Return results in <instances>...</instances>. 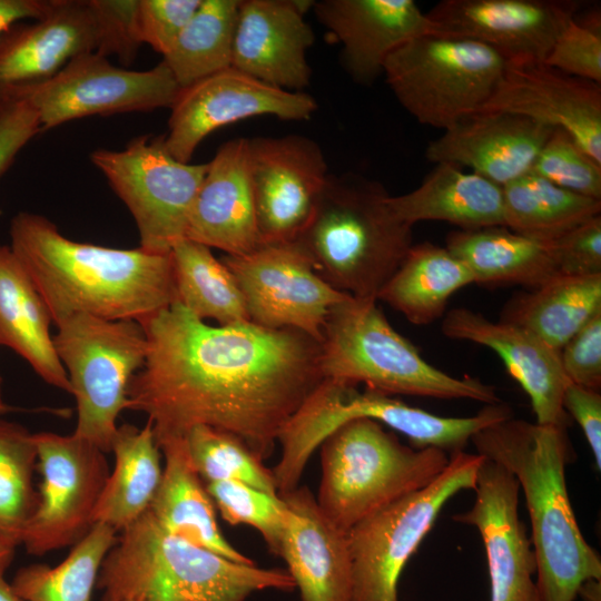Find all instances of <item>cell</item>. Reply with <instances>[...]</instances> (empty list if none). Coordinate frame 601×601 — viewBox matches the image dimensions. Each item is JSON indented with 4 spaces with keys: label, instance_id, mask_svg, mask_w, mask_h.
<instances>
[{
    "label": "cell",
    "instance_id": "17",
    "mask_svg": "<svg viewBox=\"0 0 601 601\" xmlns=\"http://www.w3.org/2000/svg\"><path fill=\"white\" fill-rule=\"evenodd\" d=\"M316 109L304 91L284 90L229 67L180 89L164 141L174 158L189 162L198 145L224 126L255 116L302 121Z\"/></svg>",
    "mask_w": 601,
    "mask_h": 601
},
{
    "label": "cell",
    "instance_id": "41",
    "mask_svg": "<svg viewBox=\"0 0 601 601\" xmlns=\"http://www.w3.org/2000/svg\"><path fill=\"white\" fill-rule=\"evenodd\" d=\"M206 490L226 522L254 528L268 550L279 555L287 508L278 494L235 481L209 482Z\"/></svg>",
    "mask_w": 601,
    "mask_h": 601
},
{
    "label": "cell",
    "instance_id": "6",
    "mask_svg": "<svg viewBox=\"0 0 601 601\" xmlns=\"http://www.w3.org/2000/svg\"><path fill=\"white\" fill-rule=\"evenodd\" d=\"M375 299L352 296L334 305L321 341L323 377L384 395L500 403L493 386L471 376L455 377L424 359L397 333Z\"/></svg>",
    "mask_w": 601,
    "mask_h": 601
},
{
    "label": "cell",
    "instance_id": "15",
    "mask_svg": "<svg viewBox=\"0 0 601 601\" xmlns=\"http://www.w3.org/2000/svg\"><path fill=\"white\" fill-rule=\"evenodd\" d=\"M221 260L238 283L249 321L263 327L296 329L321 343L331 308L349 297L318 276L296 242L262 244Z\"/></svg>",
    "mask_w": 601,
    "mask_h": 601
},
{
    "label": "cell",
    "instance_id": "52",
    "mask_svg": "<svg viewBox=\"0 0 601 601\" xmlns=\"http://www.w3.org/2000/svg\"><path fill=\"white\" fill-rule=\"evenodd\" d=\"M16 548L0 538V573H6L13 560Z\"/></svg>",
    "mask_w": 601,
    "mask_h": 601
},
{
    "label": "cell",
    "instance_id": "31",
    "mask_svg": "<svg viewBox=\"0 0 601 601\" xmlns=\"http://www.w3.org/2000/svg\"><path fill=\"white\" fill-rule=\"evenodd\" d=\"M445 247L467 266L475 284L535 288L559 274L549 244L505 226L453 230Z\"/></svg>",
    "mask_w": 601,
    "mask_h": 601
},
{
    "label": "cell",
    "instance_id": "48",
    "mask_svg": "<svg viewBox=\"0 0 601 601\" xmlns=\"http://www.w3.org/2000/svg\"><path fill=\"white\" fill-rule=\"evenodd\" d=\"M39 132L38 116L29 104L21 99L0 100V176Z\"/></svg>",
    "mask_w": 601,
    "mask_h": 601
},
{
    "label": "cell",
    "instance_id": "21",
    "mask_svg": "<svg viewBox=\"0 0 601 601\" xmlns=\"http://www.w3.org/2000/svg\"><path fill=\"white\" fill-rule=\"evenodd\" d=\"M313 2L240 0L231 67L270 86L303 91L312 77L307 50L315 38L305 13Z\"/></svg>",
    "mask_w": 601,
    "mask_h": 601
},
{
    "label": "cell",
    "instance_id": "20",
    "mask_svg": "<svg viewBox=\"0 0 601 601\" xmlns=\"http://www.w3.org/2000/svg\"><path fill=\"white\" fill-rule=\"evenodd\" d=\"M473 506L453 520L477 529L485 548L490 601H540L536 559L519 516L520 486L500 463L484 456Z\"/></svg>",
    "mask_w": 601,
    "mask_h": 601
},
{
    "label": "cell",
    "instance_id": "53",
    "mask_svg": "<svg viewBox=\"0 0 601 601\" xmlns=\"http://www.w3.org/2000/svg\"><path fill=\"white\" fill-rule=\"evenodd\" d=\"M0 601H24L4 579V573H0Z\"/></svg>",
    "mask_w": 601,
    "mask_h": 601
},
{
    "label": "cell",
    "instance_id": "50",
    "mask_svg": "<svg viewBox=\"0 0 601 601\" xmlns=\"http://www.w3.org/2000/svg\"><path fill=\"white\" fill-rule=\"evenodd\" d=\"M50 6L51 0H0V36L18 21L42 18Z\"/></svg>",
    "mask_w": 601,
    "mask_h": 601
},
{
    "label": "cell",
    "instance_id": "46",
    "mask_svg": "<svg viewBox=\"0 0 601 601\" xmlns=\"http://www.w3.org/2000/svg\"><path fill=\"white\" fill-rule=\"evenodd\" d=\"M549 247L559 274L601 275V215L572 228Z\"/></svg>",
    "mask_w": 601,
    "mask_h": 601
},
{
    "label": "cell",
    "instance_id": "37",
    "mask_svg": "<svg viewBox=\"0 0 601 601\" xmlns=\"http://www.w3.org/2000/svg\"><path fill=\"white\" fill-rule=\"evenodd\" d=\"M240 0H201L162 62L183 89L231 67Z\"/></svg>",
    "mask_w": 601,
    "mask_h": 601
},
{
    "label": "cell",
    "instance_id": "42",
    "mask_svg": "<svg viewBox=\"0 0 601 601\" xmlns=\"http://www.w3.org/2000/svg\"><path fill=\"white\" fill-rule=\"evenodd\" d=\"M530 171L563 189L601 200V164L562 129L552 131Z\"/></svg>",
    "mask_w": 601,
    "mask_h": 601
},
{
    "label": "cell",
    "instance_id": "27",
    "mask_svg": "<svg viewBox=\"0 0 601 601\" xmlns=\"http://www.w3.org/2000/svg\"><path fill=\"white\" fill-rule=\"evenodd\" d=\"M207 165L185 238L228 256L248 254L263 243L249 179L247 138L225 142Z\"/></svg>",
    "mask_w": 601,
    "mask_h": 601
},
{
    "label": "cell",
    "instance_id": "33",
    "mask_svg": "<svg viewBox=\"0 0 601 601\" xmlns=\"http://www.w3.org/2000/svg\"><path fill=\"white\" fill-rule=\"evenodd\" d=\"M115 467L93 513V523L122 531L146 513L161 480L160 449L151 423L118 426L111 443Z\"/></svg>",
    "mask_w": 601,
    "mask_h": 601
},
{
    "label": "cell",
    "instance_id": "40",
    "mask_svg": "<svg viewBox=\"0 0 601 601\" xmlns=\"http://www.w3.org/2000/svg\"><path fill=\"white\" fill-rule=\"evenodd\" d=\"M184 439L191 464L206 483L235 481L278 494L272 470L233 434L199 425Z\"/></svg>",
    "mask_w": 601,
    "mask_h": 601
},
{
    "label": "cell",
    "instance_id": "23",
    "mask_svg": "<svg viewBox=\"0 0 601 601\" xmlns=\"http://www.w3.org/2000/svg\"><path fill=\"white\" fill-rule=\"evenodd\" d=\"M443 334L494 351L529 395L538 424L568 427L570 416L562 405L566 377L559 352L530 331L506 322H493L465 307L449 311Z\"/></svg>",
    "mask_w": 601,
    "mask_h": 601
},
{
    "label": "cell",
    "instance_id": "39",
    "mask_svg": "<svg viewBox=\"0 0 601 601\" xmlns=\"http://www.w3.org/2000/svg\"><path fill=\"white\" fill-rule=\"evenodd\" d=\"M36 467L33 434L18 423L0 420V538L14 548L21 544L38 504Z\"/></svg>",
    "mask_w": 601,
    "mask_h": 601
},
{
    "label": "cell",
    "instance_id": "45",
    "mask_svg": "<svg viewBox=\"0 0 601 601\" xmlns=\"http://www.w3.org/2000/svg\"><path fill=\"white\" fill-rule=\"evenodd\" d=\"M200 3L201 0H138L141 42L166 55Z\"/></svg>",
    "mask_w": 601,
    "mask_h": 601
},
{
    "label": "cell",
    "instance_id": "55",
    "mask_svg": "<svg viewBox=\"0 0 601 601\" xmlns=\"http://www.w3.org/2000/svg\"><path fill=\"white\" fill-rule=\"evenodd\" d=\"M7 413V411L0 408V415Z\"/></svg>",
    "mask_w": 601,
    "mask_h": 601
},
{
    "label": "cell",
    "instance_id": "12",
    "mask_svg": "<svg viewBox=\"0 0 601 601\" xmlns=\"http://www.w3.org/2000/svg\"><path fill=\"white\" fill-rule=\"evenodd\" d=\"M90 159L131 213L139 247L169 254L186 236L208 165L177 160L167 150L164 136L136 137L121 150L97 149Z\"/></svg>",
    "mask_w": 601,
    "mask_h": 601
},
{
    "label": "cell",
    "instance_id": "36",
    "mask_svg": "<svg viewBox=\"0 0 601 601\" xmlns=\"http://www.w3.org/2000/svg\"><path fill=\"white\" fill-rule=\"evenodd\" d=\"M170 256L176 302L189 313L218 325L249 321L235 276L211 248L183 238L175 243Z\"/></svg>",
    "mask_w": 601,
    "mask_h": 601
},
{
    "label": "cell",
    "instance_id": "18",
    "mask_svg": "<svg viewBox=\"0 0 601 601\" xmlns=\"http://www.w3.org/2000/svg\"><path fill=\"white\" fill-rule=\"evenodd\" d=\"M579 0H443L428 12L435 35L483 43L506 61L544 62Z\"/></svg>",
    "mask_w": 601,
    "mask_h": 601
},
{
    "label": "cell",
    "instance_id": "44",
    "mask_svg": "<svg viewBox=\"0 0 601 601\" xmlns=\"http://www.w3.org/2000/svg\"><path fill=\"white\" fill-rule=\"evenodd\" d=\"M96 29V50L117 56L124 65L136 59L142 45L138 28V0H87Z\"/></svg>",
    "mask_w": 601,
    "mask_h": 601
},
{
    "label": "cell",
    "instance_id": "26",
    "mask_svg": "<svg viewBox=\"0 0 601 601\" xmlns=\"http://www.w3.org/2000/svg\"><path fill=\"white\" fill-rule=\"evenodd\" d=\"M287 508L280 553L300 601H352L347 534L321 511L306 486L279 495Z\"/></svg>",
    "mask_w": 601,
    "mask_h": 601
},
{
    "label": "cell",
    "instance_id": "11",
    "mask_svg": "<svg viewBox=\"0 0 601 601\" xmlns=\"http://www.w3.org/2000/svg\"><path fill=\"white\" fill-rule=\"evenodd\" d=\"M484 456L455 452L426 486L408 493L357 523L348 533L352 601H398L401 573L444 504L462 490H474Z\"/></svg>",
    "mask_w": 601,
    "mask_h": 601
},
{
    "label": "cell",
    "instance_id": "5",
    "mask_svg": "<svg viewBox=\"0 0 601 601\" xmlns=\"http://www.w3.org/2000/svg\"><path fill=\"white\" fill-rule=\"evenodd\" d=\"M390 194L355 173L329 174L316 209L295 240L318 276L339 293L375 299L413 245Z\"/></svg>",
    "mask_w": 601,
    "mask_h": 601
},
{
    "label": "cell",
    "instance_id": "3",
    "mask_svg": "<svg viewBox=\"0 0 601 601\" xmlns=\"http://www.w3.org/2000/svg\"><path fill=\"white\" fill-rule=\"evenodd\" d=\"M470 442L508 469L524 493L540 601H574L583 583L601 581V559L583 538L568 493L565 465L573 452L566 427L511 416Z\"/></svg>",
    "mask_w": 601,
    "mask_h": 601
},
{
    "label": "cell",
    "instance_id": "22",
    "mask_svg": "<svg viewBox=\"0 0 601 601\" xmlns=\"http://www.w3.org/2000/svg\"><path fill=\"white\" fill-rule=\"evenodd\" d=\"M312 9L341 45L344 69L362 86L374 83L401 46L434 32L426 12L413 0H321Z\"/></svg>",
    "mask_w": 601,
    "mask_h": 601
},
{
    "label": "cell",
    "instance_id": "19",
    "mask_svg": "<svg viewBox=\"0 0 601 601\" xmlns=\"http://www.w3.org/2000/svg\"><path fill=\"white\" fill-rule=\"evenodd\" d=\"M502 112L566 131L601 164V85L545 62L506 61L490 99L476 114Z\"/></svg>",
    "mask_w": 601,
    "mask_h": 601
},
{
    "label": "cell",
    "instance_id": "25",
    "mask_svg": "<svg viewBox=\"0 0 601 601\" xmlns=\"http://www.w3.org/2000/svg\"><path fill=\"white\" fill-rule=\"evenodd\" d=\"M553 130L518 115L474 114L431 141L425 157L470 168L502 187L531 170Z\"/></svg>",
    "mask_w": 601,
    "mask_h": 601
},
{
    "label": "cell",
    "instance_id": "32",
    "mask_svg": "<svg viewBox=\"0 0 601 601\" xmlns=\"http://www.w3.org/2000/svg\"><path fill=\"white\" fill-rule=\"evenodd\" d=\"M470 284L475 280L463 262L445 246L423 242L412 245L377 300L414 325H428L444 315L450 297Z\"/></svg>",
    "mask_w": 601,
    "mask_h": 601
},
{
    "label": "cell",
    "instance_id": "8",
    "mask_svg": "<svg viewBox=\"0 0 601 601\" xmlns=\"http://www.w3.org/2000/svg\"><path fill=\"white\" fill-rule=\"evenodd\" d=\"M512 416L503 403L486 404L477 414L447 417L411 406L370 390L325 378L306 397L282 428L277 475L287 482L300 480L314 451L337 427L355 418H371L406 436L412 447L439 449L450 455L464 451L480 430Z\"/></svg>",
    "mask_w": 601,
    "mask_h": 601
},
{
    "label": "cell",
    "instance_id": "7",
    "mask_svg": "<svg viewBox=\"0 0 601 601\" xmlns=\"http://www.w3.org/2000/svg\"><path fill=\"white\" fill-rule=\"evenodd\" d=\"M322 480L317 504L344 533L395 500L423 489L447 465L450 454L415 449L371 418H355L319 445Z\"/></svg>",
    "mask_w": 601,
    "mask_h": 601
},
{
    "label": "cell",
    "instance_id": "28",
    "mask_svg": "<svg viewBox=\"0 0 601 601\" xmlns=\"http://www.w3.org/2000/svg\"><path fill=\"white\" fill-rule=\"evenodd\" d=\"M398 218L413 226L418 221H445L460 229L505 226L502 187L475 173L439 162L414 190L390 196Z\"/></svg>",
    "mask_w": 601,
    "mask_h": 601
},
{
    "label": "cell",
    "instance_id": "56",
    "mask_svg": "<svg viewBox=\"0 0 601 601\" xmlns=\"http://www.w3.org/2000/svg\"><path fill=\"white\" fill-rule=\"evenodd\" d=\"M121 601H130V600H121Z\"/></svg>",
    "mask_w": 601,
    "mask_h": 601
},
{
    "label": "cell",
    "instance_id": "24",
    "mask_svg": "<svg viewBox=\"0 0 601 601\" xmlns=\"http://www.w3.org/2000/svg\"><path fill=\"white\" fill-rule=\"evenodd\" d=\"M95 50L87 0H51L42 18L18 21L0 36V98L51 79L72 59Z\"/></svg>",
    "mask_w": 601,
    "mask_h": 601
},
{
    "label": "cell",
    "instance_id": "30",
    "mask_svg": "<svg viewBox=\"0 0 601 601\" xmlns=\"http://www.w3.org/2000/svg\"><path fill=\"white\" fill-rule=\"evenodd\" d=\"M48 308L10 245L0 243V345L21 356L47 384L71 393L50 334Z\"/></svg>",
    "mask_w": 601,
    "mask_h": 601
},
{
    "label": "cell",
    "instance_id": "34",
    "mask_svg": "<svg viewBox=\"0 0 601 601\" xmlns=\"http://www.w3.org/2000/svg\"><path fill=\"white\" fill-rule=\"evenodd\" d=\"M531 289L511 298L500 321L530 331L558 352L601 311V275L558 274Z\"/></svg>",
    "mask_w": 601,
    "mask_h": 601
},
{
    "label": "cell",
    "instance_id": "1",
    "mask_svg": "<svg viewBox=\"0 0 601 601\" xmlns=\"http://www.w3.org/2000/svg\"><path fill=\"white\" fill-rule=\"evenodd\" d=\"M144 365L127 390L157 444L195 426L239 439L268 459L292 415L323 380L321 343L292 328L250 321L213 326L175 302L142 324Z\"/></svg>",
    "mask_w": 601,
    "mask_h": 601
},
{
    "label": "cell",
    "instance_id": "4",
    "mask_svg": "<svg viewBox=\"0 0 601 601\" xmlns=\"http://www.w3.org/2000/svg\"><path fill=\"white\" fill-rule=\"evenodd\" d=\"M97 587L101 601H246L295 583L287 570L230 561L173 535L147 511L117 538Z\"/></svg>",
    "mask_w": 601,
    "mask_h": 601
},
{
    "label": "cell",
    "instance_id": "29",
    "mask_svg": "<svg viewBox=\"0 0 601 601\" xmlns=\"http://www.w3.org/2000/svg\"><path fill=\"white\" fill-rule=\"evenodd\" d=\"M165 455L159 486L148 511L168 533L230 561L253 564L223 535L215 504L188 456L185 439L160 443Z\"/></svg>",
    "mask_w": 601,
    "mask_h": 601
},
{
    "label": "cell",
    "instance_id": "47",
    "mask_svg": "<svg viewBox=\"0 0 601 601\" xmlns=\"http://www.w3.org/2000/svg\"><path fill=\"white\" fill-rule=\"evenodd\" d=\"M559 355L570 383L600 391L601 311L563 345Z\"/></svg>",
    "mask_w": 601,
    "mask_h": 601
},
{
    "label": "cell",
    "instance_id": "9",
    "mask_svg": "<svg viewBox=\"0 0 601 601\" xmlns=\"http://www.w3.org/2000/svg\"><path fill=\"white\" fill-rule=\"evenodd\" d=\"M505 63L477 41L427 33L396 49L382 75L417 122L446 130L483 107Z\"/></svg>",
    "mask_w": 601,
    "mask_h": 601
},
{
    "label": "cell",
    "instance_id": "14",
    "mask_svg": "<svg viewBox=\"0 0 601 601\" xmlns=\"http://www.w3.org/2000/svg\"><path fill=\"white\" fill-rule=\"evenodd\" d=\"M33 439L42 481L21 544L42 555L76 544L91 529L110 472L106 453L73 433L41 432Z\"/></svg>",
    "mask_w": 601,
    "mask_h": 601
},
{
    "label": "cell",
    "instance_id": "16",
    "mask_svg": "<svg viewBox=\"0 0 601 601\" xmlns=\"http://www.w3.org/2000/svg\"><path fill=\"white\" fill-rule=\"evenodd\" d=\"M248 171L263 244L295 242L329 176L319 145L303 135L247 138Z\"/></svg>",
    "mask_w": 601,
    "mask_h": 601
},
{
    "label": "cell",
    "instance_id": "49",
    "mask_svg": "<svg viewBox=\"0 0 601 601\" xmlns=\"http://www.w3.org/2000/svg\"><path fill=\"white\" fill-rule=\"evenodd\" d=\"M562 405L565 413L581 426L592 451L595 465L601 470V395L598 390L569 383Z\"/></svg>",
    "mask_w": 601,
    "mask_h": 601
},
{
    "label": "cell",
    "instance_id": "54",
    "mask_svg": "<svg viewBox=\"0 0 601 601\" xmlns=\"http://www.w3.org/2000/svg\"><path fill=\"white\" fill-rule=\"evenodd\" d=\"M0 408L4 410V411H7V412H10V411L13 410L10 405L6 404L4 401H3V398H2V392H1V377H0Z\"/></svg>",
    "mask_w": 601,
    "mask_h": 601
},
{
    "label": "cell",
    "instance_id": "13",
    "mask_svg": "<svg viewBox=\"0 0 601 601\" xmlns=\"http://www.w3.org/2000/svg\"><path fill=\"white\" fill-rule=\"evenodd\" d=\"M180 89L162 61L149 70L134 71L88 52L72 59L51 79L0 100H24L36 111L43 131L88 116L170 109Z\"/></svg>",
    "mask_w": 601,
    "mask_h": 601
},
{
    "label": "cell",
    "instance_id": "10",
    "mask_svg": "<svg viewBox=\"0 0 601 601\" xmlns=\"http://www.w3.org/2000/svg\"><path fill=\"white\" fill-rule=\"evenodd\" d=\"M57 327L53 346L77 405L73 434L108 453L117 418L127 410L129 383L146 358L144 326L77 314Z\"/></svg>",
    "mask_w": 601,
    "mask_h": 601
},
{
    "label": "cell",
    "instance_id": "51",
    "mask_svg": "<svg viewBox=\"0 0 601 601\" xmlns=\"http://www.w3.org/2000/svg\"><path fill=\"white\" fill-rule=\"evenodd\" d=\"M600 581L590 580L581 585L578 595L583 601H600Z\"/></svg>",
    "mask_w": 601,
    "mask_h": 601
},
{
    "label": "cell",
    "instance_id": "35",
    "mask_svg": "<svg viewBox=\"0 0 601 601\" xmlns=\"http://www.w3.org/2000/svg\"><path fill=\"white\" fill-rule=\"evenodd\" d=\"M505 227L550 244L601 215V200L563 189L529 171L502 186Z\"/></svg>",
    "mask_w": 601,
    "mask_h": 601
},
{
    "label": "cell",
    "instance_id": "38",
    "mask_svg": "<svg viewBox=\"0 0 601 601\" xmlns=\"http://www.w3.org/2000/svg\"><path fill=\"white\" fill-rule=\"evenodd\" d=\"M117 531L93 523L57 566L20 568L11 582L24 601H91L102 562L117 542Z\"/></svg>",
    "mask_w": 601,
    "mask_h": 601
},
{
    "label": "cell",
    "instance_id": "2",
    "mask_svg": "<svg viewBox=\"0 0 601 601\" xmlns=\"http://www.w3.org/2000/svg\"><path fill=\"white\" fill-rule=\"evenodd\" d=\"M10 240L56 326L77 314L142 324L176 302L170 253L75 242L29 211L12 217Z\"/></svg>",
    "mask_w": 601,
    "mask_h": 601
},
{
    "label": "cell",
    "instance_id": "43",
    "mask_svg": "<svg viewBox=\"0 0 601 601\" xmlns=\"http://www.w3.org/2000/svg\"><path fill=\"white\" fill-rule=\"evenodd\" d=\"M544 62L570 76L601 85L600 19H572L556 37Z\"/></svg>",
    "mask_w": 601,
    "mask_h": 601
}]
</instances>
